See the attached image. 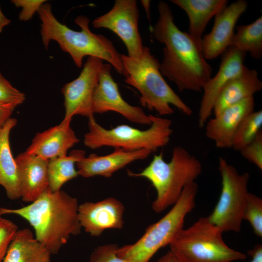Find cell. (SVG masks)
Instances as JSON below:
<instances>
[{
    "label": "cell",
    "mask_w": 262,
    "mask_h": 262,
    "mask_svg": "<svg viewBox=\"0 0 262 262\" xmlns=\"http://www.w3.org/2000/svg\"><path fill=\"white\" fill-rule=\"evenodd\" d=\"M158 10V18L151 32L155 39L164 45L163 60L160 63L162 75L173 82L180 92L201 91L212 73L201 43L177 26L166 2L160 1Z\"/></svg>",
    "instance_id": "1"
},
{
    "label": "cell",
    "mask_w": 262,
    "mask_h": 262,
    "mask_svg": "<svg viewBox=\"0 0 262 262\" xmlns=\"http://www.w3.org/2000/svg\"><path fill=\"white\" fill-rule=\"evenodd\" d=\"M77 199L66 192L49 188L35 200L18 209L0 208V215H17L33 228L35 238L53 254H57L71 235L79 234Z\"/></svg>",
    "instance_id": "2"
},
{
    "label": "cell",
    "mask_w": 262,
    "mask_h": 262,
    "mask_svg": "<svg viewBox=\"0 0 262 262\" xmlns=\"http://www.w3.org/2000/svg\"><path fill=\"white\" fill-rule=\"evenodd\" d=\"M37 13L41 21L40 33L46 49L50 41L54 40L62 50L70 55L78 67H82L85 56H92L107 61L117 72L122 74L121 54L111 40L91 31L88 17L80 15L75 18V22L81 29L80 31H76L57 19L49 3L42 5Z\"/></svg>",
    "instance_id": "3"
},
{
    "label": "cell",
    "mask_w": 262,
    "mask_h": 262,
    "mask_svg": "<svg viewBox=\"0 0 262 262\" xmlns=\"http://www.w3.org/2000/svg\"><path fill=\"white\" fill-rule=\"evenodd\" d=\"M122 75L125 82L140 93V102L159 115H171L173 105L187 115L192 110L175 92L164 79L160 70V62L149 48L144 46L141 55L137 58L121 54Z\"/></svg>",
    "instance_id": "4"
},
{
    "label": "cell",
    "mask_w": 262,
    "mask_h": 262,
    "mask_svg": "<svg viewBox=\"0 0 262 262\" xmlns=\"http://www.w3.org/2000/svg\"><path fill=\"white\" fill-rule=\"evenodd\" d=\"M202 172L199 160L181 146L175 147L171 160L166 162L163 152L154 155L150 164L139 173L128 171L131 177L148 180L155 188L157 196L152 209L160 213L174 205L185 187L194 182Z\"/></svg>",
    "instance_id": "5"
},
{
    "label": "cell",
    "mask_w": 262,
    "mask_h": 262,
    "mask_svg": "<svg viewBox=\"0 0 262 262\" xmlns=\"http://www.w3.org/2000/svg\"><path fill=\"white\" fill-rule=\"evenodd\" d=\"M198 189L195 181L186 186L172 209L149 226L136 242L118 247V256L129 262H148L160 249L169 245L183 229L186 215L194 208Z\"/></svg>",
    "instance_id": "6"
},
{
    "label": "cell",
    "mask_w": 262,
    "mask_h": 262,
    "mask_svg": "<svg viewBox=\"0 0 262 262\" xmlns=\"http://www.w3.org/2000/svg\"><path fill=\"white\" fill-rule=\"evenodd\" d=\"M150 127L145 130L127 125H120L111 129L100 125L94 117L88 118L89 131L84 135L83 144L91 149L111 147L127 151L143 149L156 151L167 145L173 132L172 121L151 115Z\"/></svg>",
    "instance_id": "7"
},
{
    "label": "cell",
    "mask_w": 262,
    "mask_h": 262,
    "mask_svg": "<svg viewBox=\"0 0 262 262\" xmlns=\"http://www.w3.org/2000/svg\"><path fill=\"white\" fill-rule=\"evenodd\" d=\"M222 231L207 217H200L183 229L169 244L170 251L180 262H231L246 255L224 242Z\"/></svg>",
    "instance_id": "8"
},
{
    "label": "cell",
    "mask_w": 262,
    "mask_h": 262,
    "mask_svg": "<svg viewBox=\"0 0 262 262\" xmlns=\"http://www.w3.org/2000/svg\"><path fill=\"white\" fill-rule=\"evenodd\" d=\"M218 169L221 177V193L213 212L207 218L223 232H238L241 229L248 193L249 174L247 172L240 174L222 157L219 158Z\"/></svg>",
    "instance_id": "9"
},
{
    "label": "cell",
    "mask_w": 262,
    "mask_h": 262,
    "mask_svg": "<svg viewBox=\"0 0 262 262\" xmlns=\"http://www.w3.org/2000/svg\"><path fill=\"white\" fill-rule=\"evenodd\" d=\"M139 10L135 0H115L107 13L96 17L92 22L95 28H106L115 33L125 45L128 56L139 57L143 46L138 22Z\"/></svg>",
    "instance_id": "10"
},
{
    "label": "cell",
    "mask_w": 262,
    "mask_h": 262,
    "mask_svg": "<svg viewBox=\"0 0 262 262\" xmlns=\"http://www.w3.org/2000/svg\"><path fill=\"white\" fill-rule=\"evenodd\" d=\"M103 64L101 59L88 57L79 76L63 86L61 89L65 110L63 120L71 121L76 115L88 118L94 116L93 96Z\"/></svg>",
    "instance_id": "11"
},
{
    "label": "cell",
    "mask_w": 262,
    "mask_h": 262,
    "mask_svg": "<svg viewBox=\"0 0 262 262\" xmlns=\"http://www.w3.org/2000/svg\"><path fill=\"white\" fill-rule=\"evenodd\" d=\"M111 68L109 64H103L101 68L93 96L94 114L115 112L133 123L150 125L151 115H147L141 107L131 105L123 99L111 74Z\"/></svg>",
    "instance_id": "12"
},
{
    "label": "cell",
    "mask_w": 262,
    "mask_h": 262,
    "mask_svg": "<svg viewBox=\"0 0 262 262\" xmlns=\"http://www.w3.org/2000/svg\"><path fill=\"white\" fill-rule=\"evenodd\" d=\"M125 208L117 199L107 197L79 205L78 218L82 228L92 236H100L107 229H122Z\"/></svg>",
    "instance_id": "13"
},
{
    "label": "cell",
    "mask_w": 262,
    "mask_h": 262,
    "mask_svg": "<svg viewBox=\"0 0 262 262\" xmlns=\"http://www.w3.org/2000/svg\"><path fill=\"white\" fill-rule=\"evenodd\" d=\"M247 7L245 0H238L227 5L214 17L211 31L201 40V48L206 60L215 59L229 47L236 24Z\"/></svg>",
    "instance_id": "14"
},
{
    "label": "cell",
    "mask_w": 262,
    "mask_h": 262,
    "mask_svg": "<svg viewBox=\"0 0 262 262\" xmlns=\"http://www.w3.org/2000/svg\"><path fill=\"white\" fill-rule=\"evenodd\" d=\"M246 53L229 47L223 53L218 72L204 85L198 122L203 127L213 113L215 99L220 91L232 78L239 73L245 65Z\"/></svg>",
    "instance_id": "15"
},
{
    "label": "cell",
    "mask_w": 262,
    "mask_h": 262,
    "mask_svg": "<svg viewBox=\"0 0 262 262\" xmlns=\"http://www.w3.org/2000/svg\"><path fill=\"white\" fill-rule=\"evenodd\" d=\"M254 98L251 97L228 107L205 126L206 135L217 147L230 148L235 133L243 120L254 111Z\"/></svg>",
    "instance_id": "16"
},
{
    "label": "cell",
    "mask_w": 262,
    "mask_h": 262,
    "mask_svg": "<svg viewBox=\"0 0 262 262\" xmlns=\"http://www.w3.org/2000/svg\"><path fill=\"white\" fill-rule=\"evenodd\" d=\"M152 153L149 149L127 151L115 148L114 151L104 156L91 154L76 163L79 175L84 178L101 176L109 178L116 171L129 164L147 158Z\"/></svg>",
    "instance_id": "17"
},
{
    "label": "cell",
    "mask_w": 262,
    "mask_h": 262,
    "mask_svg": "<svg viewBox=\"0 0 262 262\" xmlns=\"http://www.w3.org/2000/svg\"><path fill=\"white\" fill-rule=\"evenodd\" d=\"M70 122L63 120L59 125L36 133L24 152L48 161L67 155L68 150L79 142Z\"/></svg>",
    "instance_id": "18"
},
{
    "label": "cell",
    "mask_w": 262,
    "mask_h": 262,
    "mask_svg": "<svg viewBox=\"0 0 262 262\" xmlns=\"http://www.w3.org/2000/svg\"><path fill=\"white\" fill-rule=\"evenodd\" d=\"M15 161L19 175L21 198L33 202L49 188V161L40 156L19 154Z\"/></svg>",
    "instance_id": "19"
},
{
    "label": "cell",
    "mask_w": 262,
    "mask_h": 262,
    "mask_svg": "<svg viewBox=\"0 0 262 262\" xmlns=\"http://www.w3.org/2000/svg\"><path fill=\"white\" fill-rule=\"evenodd\" d=\"M262 89V82L257 71L245 66L239 73L226 84L218 95L213 110L214 116L228 107L253 97Z\"/></svg>",
    "instance_id": "20"
},
{
    "label": "cell",
    "mask_w": 262,
    "mask_h": 262,
    "mask_svg": "<svg viewBox=\"0 0 262 262\" xmlns=\"http://www.w3.org/2000/svg\"><path fill=\"white\" fill-rule=\"evenodd\" d=\"M16 124V118L10 117L0 127V185L11 200L21 198L18 168L9 142L10 131Z\"/></svg>",
    "instance_id": "21"
},
{
    "label": "cell",
    "mask_w": 262,
    "mask_h": 262,
    "mask_svg": "<svg viewBox=\"0 0 262 262\" xmlns=\"http://www.w3.org/2000/svg\"><path fill=\"white\" fill-rule=\"evenodd\" d=\"M183 10L189 19L188 33L201 43L210 20L227 5V0H171Z\"/></svg>",
    "instance_id": "22"
},
{
    "label": "cell",
    "mask_w": 262,
    "mask_h": 262,
    "mask_svg": "<svg viewBox=\"0 0 262 262\" xmlns=\"http://www.w3.org/2000/svg\"><path fill=\"white\" fill-rule=\"evenodd\" d=\"M50 252L28 228L18 229L2 262H50Z\"/></svg>",
    "instance_id": "23"
},
{
    "label": "cell",
    "mask_w": 262,
    "mask_h": 262,
    "mask_svg": "<svg viewBox=\"0 0 262 262\" xmlns=\"http://www.w3.org/2000/svg\"><path fill=\"white\" fill-rule=\"evenodd\" d=\"M85 157V151L73 150L68 155L57 157L49 161V188L57 192L67 181L79 176L75 165L77 161Z\"/></svg>",
    "instance_id": "24"
},
{
    "label": "cell",
    "mask_w": 262,
    "mask_h": 262,
    "mask_svg": "<svg viewBox=\"0 0 262 262\" xmlns=\"http://www.w3.org/2000/svg\"><path fill=\"white\" fill-rule=\"evenodd\" d=\"M229 47L248 52L252 58L260 59L262 56V16L249 24L237 26Z\"/></svg>",
    "instance_id": "25"
},
{
    "label": "cell",
    "mask_w": 262,
    "mask_h": 262,
    "mask_svg": "<svg viewBox=\"0 0 262 262\" xmlns=\"http://www.w3.org/2000/svg\"><path fill=\"white\" fill-rule=\"evenodd\" d=\"M262 111H253L248 115L240 124L233 138L232 147L240 151L251 142L261 131Z\"/></svg>",
    "instance_id": "26"
},
{
    "label": "cell",
    "mask_w": 262,
    "mask_h": 262,
    "mask_svg": "<svg viewBox=\"0 0 262 262\" xmlns=\"http://www.w3.org/2000/svg\"><path fill=\"white\" fill-rule=\"evenodd\" d=\"M243 219L248 221L258 236L262 237V199L248 192L243 213Z\"/></svg>",
    "instance_id": "27"
},
{
    "label": "cell",
    "mask_w": 262,
    "mask_h": 262,
    "mask_svg": "<svg viewBox=\"0 0 262 262\" xmlns=\"http://www.w3.org/2000/svg\"><path fill=\"white\" fill-rule=\"evenodd\" d=\"M25 99V95L8 81L0 72V104L18 106Z\"/></svg>",
    "instance_id": "28"
},
{
    "label": "cell",
    "mask_w": 262,
    "mask_h": 262,
    "mask_svg": "<svg viewBox=\"0 0 262 262\" xmlns=\"http://www.w3.org/2000/svg\"><path fill=\"white\" fill-rule=\"evenodd\" d=\"M18 230V227L16 224L0 215V262H3L8 247Z\"/></svg>",
    "instance_id": "29"
},
{
    "label": "cell",
    "mask_w": 262,
    "mask_h": 262,
    "mask_svg": "<svg viewBox=\"0 0 262 262\" xmlns=\"http://www.w3.org/2000/svg\"><path fill=\"white\" fill-rule=\"evenodd\" d=\"M118 248L115 244L98 246L92 252L89 262H129L118 256Z\"/></svg>",
    "instance_id": "30"
},
{
    "label": "cell",
    "mask_w": 262,
    "mask_h": 262,
    "mask_svg": "<svg viewBox=\"0 0 262 262\" xmlns=\"http://www.w3.org/2000/svg\"><path fill=\"white\" fill-rule=\"evenodd\" d=\"M244 158L262 170V131L239 151Z\"/></svg>",
    "instance_id": "31"
},
{
    "label": "cell",
    "mask_w": 262,
    "mask_h": 262,
    "mask_svg": "<svg viewBox=\"0 0 262 262\" xmlns=\"http://www.w3.org/2000/svg\"><path fill=\"white\" fill-rule=\"evenodd\" d=\"M46 0H12L11 2L16 7H21L19 14V19L21 21L30 20L36 12H37Z\"/></svg>",
    "instance_id": "32"
},
{
    "label": "cell",
    "mask_w": 262,
    "mask_h": 262,
    "mask_svg": "<svg viewBox=\"0 0 262 262\" xmlns=\"http://www.w3.org/2000/svg\"><path fill=\"white\" fill-rule=\"evenodd\" d=\"M16 107L13 104H0V127L10 117Z\"/></svg>",
    "instance_id": "33"
},
{
    "label": "cell",
    "mask_w": 262,
    "mask_h": 262,
    "mask_svg": "<svg viewBox=\"0 0 262 262\" xmlns=\"http://www.w3.org/2000/svg\"><path fill=\"white\" fill-rule=\"evenodd\" d=\"M248 254L252 257V259L249 262H262V245H256L253 249L248 251Z\"/></svg>",
    "instance_id": "34"
},
{
    "label": "cell",
    "mask_w": 262,
    "mask_h": 262,
    "mask_svg": "<svg viewBox=\"0 0 262 262\" xmlns=\"http://www.w3.org/2000/svg\"><path fill=\"white\" fill-rule=\"evenodd\" d=\"M157 262H180V261L170 250L162 256Z\"/></svg>",
    "instance_id": "35"
},
{
    "label": "cell",
    "mask_w": 262,
    "mask_h": 262,
    "mask_svg": "<svg viewBox=\"0 0 262 262\" xmlns=\"http://www.w3.org/2000/svg\"><path fill=\"white\" fill-rule=\"evenodd\" d=\"M10 22L11 20L4 15L0 7V33L2 32L4 27L9 25Z\"/></svg>",
    "instance_id": "36"
},
{
    "label": "cell",
    "mask_w": 262,
    "mask_h": 262,
    "mask_svg": "<svg viewBox=\"0 0 262 262\" xmlns=\"http://www.w3.org/2000/svg\"><path fill=\"white\" fill-rule=\"evenodd\" d=\"M142 6L144 8L146 13L147 17L149 20L150 19V1L148 0H142L140 1Z\"/></svg>",
    "instance_id": "37"
}]
</instances>
